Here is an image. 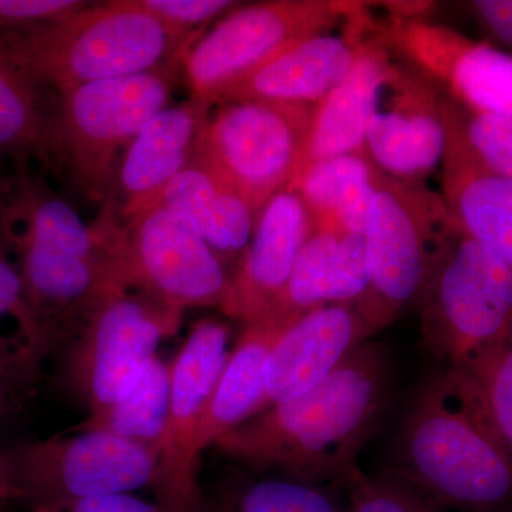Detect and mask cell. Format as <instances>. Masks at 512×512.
I'll list each match as a JSON object with an SVG mask.
<instances>
[{
  "mask_svg": "<svg viewBox=\"0 0 512 512\" xmlns=\"http://www.w3.org/2000/svg\"><path fill=\"white\" fill-rule=\"evenodd\" d=\"M457 228L439 192L377 170L363 232L370 282L352 303L369 338L416 305Z\"/></svg>",
  "mask_w": 512,
  "mask_h": 512,
  "instance_id": "cell-4",
  "label": "cell"
},
{
  "mask_svg": "<svg viewBox=\"0 0 512 512\" xmlns=\"http://www.w3.org/2000/svg\"><path fill=\"white\" fill-rule=\"evenodd\" d=\"M50 355L49 339L30 308L18 266L0 244V373L28 397Z\"/></svg>",
  "mask_w": 512,
  "mask_h": 512,
  "instance_id": "cell-25",
  "label": "cell"
},
{
  "mask_svg": "<svg viewBox=\"0 0 512 512\" xmlns=\"http://www.w3.org/2000/svg\"><path fill=\"white\" fill-rule=\"evenodd\" d=\"M200 36L163 22L141 0L90 2L59 22L0 32V39L59 94L183 62Z\"/></svg>",
  "mask_w": 512,
  "mask_h": 512,
  "instance_id": "cell-3",
  "label": "cell"
},
{
  "mask_svg": "<svg viewBox=\"0 0 512 512\" xmlns=\"http://www.w3.org/2000/svg\"><path fill=\"white\" fill-rule=\"evenodd\" d=\"M0 156L66 178L60 94L0 39Z\"/></svg>",
  "mask_w": 512,
  "mask_h": 512,
  "instance_id": "cell-19",
  "label": "cell"
},
{
  "mask_svg": "<svg viewBox=\"0 0 512 512\" xmlns=\"http://www.w3.org/2000/svg\"><path fill=\"white\" fill-rule=\"evenodd\" d=\"M180 325L140 293L120 289L109 296L82 332L57 350L64 386L79 397L89 416L113 406L157 356L161 340Z\"/></svg>",
  "mask_w": 512,
  "mask_h": 512,
  "instance_id": "cell-11",
  "label": "cell"
},
{
  "mask_svg": "<svg viewBox=\"0 0 512 512\" xmlns=\"http://www.w3.org/2000/svg\"><path fill=\"white\" fill-rule=\"evenodd\" d=\"M178 66L181 60L60 94L64 174L90 200L106 204L113 197L121 157L168 107Z\"/></svg>",
  "mask_w": 512,
  "mask_h": 512,
  "instance_id": "cell-7",
  "label": "cell"
},
{
  "mask_svg": "<svg viewBox=\"0 0 512 512\" xmlns=\"http://www.w3.org/2000/svg\"><path fill=\"white\" fill-rule=\"evenodd\" d=\"M392 55L373 33L352 72L316 106L296 177L309 165L329 158L348 154L366 156V133L373 99L377 84L393 60Z\"/></svg>",
  "mask_w": 512,
  "mask_h": 512,
  "instance_id": "cell-22",
  "label": "cell"
},
{
  "mask_svg": "<svg viewBox=\"0 0 512 512\" xmlns=\"http://www.w3.org/2000/svg\"><path fill=\"white\" fill-rule=\"evenodd\" d=\"M464 5L488 39L512 55V0H473Z\"/></svg>",
  "mask_w": 512,
  "mask_h": 512,
  "instance_id": "cell-36",
  "label": "cell"
},
{
  "mask_svg": "<svg viewBox=\"0 0 512 512\" xmlns=\"http://www.w3.org/2000/svg\"><path fill=\"white\" fill-rule=\"evenodd\" d=\"M369 339L352 305H323L303 313L269 353L264 410L311 392Z\"/></svg>",
  "mask_w": 512,
  "mask_h": 512,
  "instance_id": "cell-18",
  "label": "cell"
},
{
  "mask_svg": "<svg viewBox=\"0 0 512 512\" xmlns=\"http://www.w3.org/2000/svg\"><path fill=\"white\" fill-rule=\"evenodd\" d=\"M345 485L349 491L348 512H447L389 471L367 476L357 467Z\"/></svg>",
  "mask_w": 512,
  "mask_h": 512,
  "instance_id": "cell-30",
  "label": "cell"
},
{
  "mask_svg": "<svg viewBox=\"0 0 512 512\" xmlns=\"http://www.w3.org/2000/svg\"><path fill=\"white\" fill-rule=\"evenodd\" d=\"M333 30L306 37L279 53L225 89L215 104L242 100L319 104L359 62L372 39L375 22L365 3L359 13L345 20L340 33Z\"/></svg>",
  "mask_w": 512,
  "mask_h": 512,
  "instance_id": "cell-15",
  "label": "cell"
},
{
  "mask_svg": "<svg viewBox=\"0 0 512 512\" xmlns=\"http://www.w3.org/2000/svg\"><path fill=\"white\" fill-rule=\"evenodd\" d=\"M365 3L335 0H268L237 8L195 39L183 57L192 96L215 100L306 37L342 25Z\"/></svg>",
  "mask_w": 512,
  "mask_h": 512,
  "instance_id": "cell-9",
  "label": "cell"
},
{
  "mask_svg": "<svg viewBox=\"0 0 512 512\" xmlns=\"http://www.w3.org/2000/svg\"><path fill=\"white\" fill-rule=\"evenodd\" d=\"M200 512H348L329 487L284 478H244L202 497Z\"/></svg>",
  "mask_w": 512,
  "mask_h": 512,
  "instance_id": "cell-27",
  "label": "cell"
},
{
  "mask_svg": "<svg viewBox=\"0 0 512 512\" xmlns=\"http://www.w3.org/2000/svg\"><path fill=\"white\" fill-rule=\"evenodd\" d=\"M444 120L484 170L512 181V121L468 109L447 94Z\"/></svg>",
  "mask_w": 512,
  "mask_h": 512,
  "instance_id": "cell-28",
  "label": "cell"
},
{
  "mask_svg": "<svg viewBox=\"0 0 512 512\" xmlns=\"http://www.w3.org/2000/svg\"><path fill=\"white\" fill-rule=\"evenodd\" d=\"M160 204L190 224L225 266L238 265L258 221L245 198L195 154Z\"/></svg>",
  "mask_w": 512,
  "mask_h": 512,
  "instance_id": "cell-21",
  "label": "cell"
},
{
  "mask_svg": "<svg viewBox=\"0 0 512 512\" xmlns=\"http://www.w3.org/2000/svg\"><path fill=\"white\" fill-rule=\"evenodd\" d=\"M369 282L370 261L365 235L342 232L326 269L320 302L322 305H352L366 292Z\"/></svg>",
  "mask_w": 512,
  "mask_h": 512,
  "instance_id": "cell-32",
  "label": "cell"
},
{
  "mask_svg": "<svg viewBox=\"0 0 512 512\" xmlns=\"http://www.w3.org/2000/svg\"><path fill=\"white\" fill-rule=\"evenodd\" d=\"M396 390L386 343L367 340L311 392L274 404L221 437L218 451L264 477L345 485Z\"/></svg>",
  "mask_w": 512,
  "mask_h": 512,
  "instance_id": "cell-1",
  "label": "cell"
},
{
  "mask_svg": "<svg viewBox=\"0 0 512 512\" xmlns=\"http://www.w3.org/2000/svg\"><path fill=\"white\" fill-rule=\"evenodd\" d=\"M446 93L412 64L390 62L377 84L366 156L396 180L421 184L443 161Z\"/></svg>",
  "mask_w": 512,
  "mask_h": 512,
  "instance_id": "cell-14",
  "label": "cell"
},
{
  "mask_svg": "<svg viewBox=\"0 0 512 512\" xmlns=\"http://www.w3.org/2000/svg\"><path fill=\"white\" fill-rule=\"evenodd\" d=\"M390 474L457 512H512V458L474 380L444 367L414 393Z\"/></svg>",
  "mask_w": 512,
  "mask_h": 512,
  "instance_id": "cell-2",
  "label": "cell"
},
{
  "mask_svg": "<svg viewBox=\"0 0 512 512\" xmlns=\"http://www.w3.org/2000/svg\"><path fill=\"white\" fill-rule=\"evenodd\" d=\"M296 320V319H295ZM295 320L278 316L245 326L212 393L195 437L202 456L229 431L264 410L266 363L282 332Z\"/></svg>",
  "mask_w": 512,
  "mask_h": 512,
  "instance_id": "cell-23",
  "label": "cell"
},
{
  "mask_svg": "<svg viewBox=\"0 0 512 512\" xmlns=\"http://www.w3.org/2000/svg\"><path fill=\"white\" fill-rule=\"evenodd\" d=\"M313 231L311 212L301 195L288 188L276 194L259 214L247 251L231 274L222 312L245 326L271 318Z\"/></svg>",
  "mask_w": 512,
  "mask_h": 512,
  "instance_id": "cell-16",
  "label": "cell"
},
{
  "mask_svg": "<svg viewBox=\"0 0 512 512\" xmlns=\"http://www.w3.org/2000/svg\"><path fill=\"white\" fill-rule=\"evenodd\" d=\"M171 362L156 356L136 383L113 406L89 416L76 431H106L114 436L153 448L163 434L170 410Z\"/></svg>",
  "mask_w": 512,
  "mask_h": 512,
  "instance_id": "cell-26",
  "label": "cell"
},
{
  "mask_svg": "<svg viewBox=\"0 0 512 512\" xmlns=\"http://www.w3.org/2000/svg\"><path fill=\"white\" fill-rule=\"evenodd\" d=\"M375 36L468 109L512 121V55L427 19L375 22Z\"/></svg>",
  "mask_w": 512,
  "mask_h": 512,
  "instance_id": "cell-13",
  "label": "cell"
},
{
  "mask_svg": "<svg viewBox=\"0 0 512 512\" xmlns=\"http://www.w3.org/2000/svg\"><path fill=\"white\" fill-rule=\"evenodd\" d=\"M376 174L369 157L348 154L309 165L288 190L301 195L315 229L363 234L375 194Z\"/></svg>",
  "mask_w": 512,
  "mask_h": 512,
  "instance_id": "cell-24",
  "label": "cell"
},
{
  "mask_svg": "<svg viewBox=\"0 0 512 512\" xmlns=\"http://www.w3.org/2000/svg\"><path fill=\"white\" fill-rule=\"evenodd\" d=\"M83 0H0V32L50 25L86 8Z\"/></svg>",
  "mask_w": 512,
  "mask_h": 512,
  "instance_id": "cell-33",
  "label": "cell"
},
{
  "mask_svg": "<svg viewBox=\"0 0 512 512\" xmlns=\"http://www.w3.org/2000/svg\"><path fill=\"white\" fill-rule=\"evenodd\" d=\"M25 394L20 392L18 387L0 373V424L18 412L20 404L25 399Z\"/></svg>",
  "mask_w": 512,
  "mask_h": 512,
  "instance_id": "cell-38",
  "label": "cell"
},
{
  "mask_svg": "<svg viewBox=\"0 0 512 512\" xmlns=\"http://www.w3.org/2000/svg\"><path fill=\"white\" fill-rule=\"evenodd\" d=\"M144 8L153 15L184 32H200L195 26L237 9L238 2L231 0H141Z\"/></svg>",
  "mask_w": 512,
  "mask_h": 512,
  "instance_id": "cell-34",
  "label": "cell"
},
{
  "mask_svg": "<svg viewBox=\"0 0 512 512\" xmlns=\"http://www.w3.org/2000/svg\"><path fill=\"white\" fill-rule=\"evenodd\" d=\"M212 107L190 96L165 107L128 144L117 171L119 201H107L119 221L128 222L160 204L171 181L190 164Z\"/></svg>",
  "mask_w": 512,
  "mask_h": 512,
  "instance_id": "cell-17",
  "label": "cell"
},
{
  "mask_svg": "<svg viewBox=\"0 0 512 512\" xmlns=\"http://www.w3.org/2000/svg\"><path fill=\"white\" fill-rule=\"evenodd\" d=\"M231 329L215 319L192 326L177 356L171 360L170 410L156 447V501L170 512H200L198 483L201 457L195 437L212 393L227 365Z\"/></svg>",
  "mask_w": 512,
  "mask_h": 512,
  "instance_id": "cell-12",
  "label": "cell"
},
{
  "mask_svg": "<svg viewBox=\"0 0 512 512\" xmlns=\"http://www.w3.org/2000/svg\"><path fill=\"white\" fill-rule=\"evenodd\" d=\"M23 503L52 507L100 497L153 490V448L106 431H76L5 450Z\"/></svg>",
  "mask_w": 512,
  "mask_h": 512,
  "instance_id": "cell-10",
  "label": "cell"
},
{
  "mask_svg": "<svg viewBox=\"0 0 512 512\" xmlns=\"http://www.w3.org/2000/svg\"><path fill=\"white\" fill-rule=\"evenodd\" d=\"M0 158H2V156H0ZM3 175H5V174H3V173H2V170H0V178H2V177H3Z\"/></svg>",
  "mask_w": 512,
  "mask_h": 512,
  "instance_id": "cell-39",
  "label": "cell"
},
{
  "mask_svg": "<svg viewBox=\"0 0 512 512\" xmlns=\"http://www.w3.org/2000/svg\"><path fill=\"white\" fill-rule=\"evenodd\" d=\"M215 106L195 156L228 181L259 217L298 174L318 104L242 100Z\"/></svg>",
  "mask_w": 512,
  "mask_h": 512,
  "instance_id": "cell-8",
  "label": "cell"
},
{
  "mask_svg": "<svg viewBox=\"0 0 512 512\" xmlns=\"http://www.w3.org/2000/svg\"><path fill=\"white\" fill-rule=\"evenodd\" d=\"M427 349L467 372L512 329V274L460 227L416 302Z\"/></svg>",
  "mask_w": 512,
  "mask_h": 512,
  "instance_id": "cell-5",
  "label": "cell"
},
{
  "mask_svg": "<svg viewBox=\"0 0 512 512\" xmlns=\"http://www.w3.org/2000/svg\"><path fill=\"white\" fill-rule=\"evenodd\" d=\"M340 235L342 232L332 229L313 231L311 238L299 252L284 295L279 299L272 316L295 320L303 313L323 306L320 302V291Z\"/></svg>",
  "mask_w": 512,
  "mask_h": 512,
  "instance_id": "cell-29",
  "label": "cell"
},
{
  "mask_svg": "<svg viewBox=\"0 0 512 512\" xmlns=\"http://www.w3.org/2000/svg\"><path fill=\"white\" fill-rule=\"evenodd\" d=\"M32 512H170L157 501H147L134 493L100 495L52 507H33Z\"/></svg>",
  "mask_w": 512,
  "mask_h": 512,
  "instance_id": "cell-35",
  "label": "cell"
},
{
  "mask_svg": "<svg viewBox=\"0 0 512 512\" xmlns=\"http://www.w3.org/2000/svg\"><path fill=\"white\" fill-rule=\"evenodd\" d=\"M466 373L480 389L488 414L512 458V329Z\"/></svg>",
  "mask_w": 512,
  "mask_h": 512,
  "instance_id": "cell-31",
  "label": "cell"
},
{
  "mask_svg": "<svg viewBox=\"0 0 512 512\" xmlns=\"http://www.w3.org/2000/svg\"><path fill=\"white\" fill-rule=\"evenodd\" d=\"M441 167V197L458 227L494 252L512 274V181L484 170L447 123Z\"/></svg>",
  "mask_w": 512,
  "mask_h": 512,
  "instance_id": "cell-20",
  "label": "cell"
},
{
  "mask_svg": "<svg viewBox=\"0 0 512 512\" xmlns=\"http://www.w3.org/2000/svg\"><path fill=\"white\" fill-rule=\"evenodd\" d=\"M110 259L121 284L181 325L191 308L224 311L231 274L201 235L164 205L121 222L109 211Z\"/></svg>",
  "mask_w": 512,
  "mask_h": 512,
  "instance_id": "cell-6",
  "label": "cell"
},
{
  "mask_svg": "<svg viewBox=\"0 0 512 512\" xmlns=\"http://www.w3.org/2000/svg\"><path fill=\"white\" fill-rule=\"evenodd\" d=\"M23 503L22 493L13 478L8 456L0 451V512H8L13 505Z\"/></svg>",
  "mask_w": 512,
  "mask_h": 512,
  "instance_id": "cell-37",
  "label": "cell"
}]
</instances>
